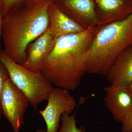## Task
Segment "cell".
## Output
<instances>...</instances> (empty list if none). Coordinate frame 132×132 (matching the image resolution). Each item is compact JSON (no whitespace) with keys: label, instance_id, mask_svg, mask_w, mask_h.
<instances>
[{"label":"cell","instance_id":"1","mask_svg":"<svg viewBox=\"0 0 132 132\" xmlns=\"http://www.w3.org/2000/svg\"><path fill=\"white\" fill-rule=\"evenodd\" d=\"M98 26L56 39L40 72L53 86L69 91L80 86L87 73L88 57Z\"/></svg>","mask_w":132,"mask_h":132},{"label":"cell","instance_id":"2","mask_svg":"<svg viewBox=\"0 0 132 132\" xmlns=\"http://www.w3.org/2000/svg\"><path fill=\"white\" fill-rule=\"evenodd\" d=\"M52 1L47 0L31 8L12 10L2 17L4 50L17 64L24 65L27 46L48 28V9Z\"/></svg>","mask_w":132,"mask_h":132},{"label":"cell","instance_id":"3","mask_svg":"<svg viewBox=\"0 0 132 132\" xmlns=\"http://www.w3.org/2000/svg\"><path fill=\"white\" fill-rule=\"evenodd\" d=\"M132 45V13L126 19L99 25L88 57L87 73L106 76L118 55Z\"/></svg>","mask_w":132,"mask_h":132},{"label":"cell","instance_id":"4","mask_svg":"<svg viewBox=\"0 0 132 132\" xmlns=\"http://www.w3.org/2000/svg\"><path fill=\"white\" fill-rule=\"evenodd\" d=\"M0 61L7 70L10 80L25 94L35 110L43 101L47 100L54 86L42 74L17 64L4 50H0Z\"/></svg>","mask_w":132,"mask_h":132},{"label":"cell","instance_id":"5","mask_svg":"<svg viewBox=\"0 0 132 132\" xmlns=\"http://www.w3.org/2000/svg\"><path fill=\"white\" fill-rule=\"evenodd\" d=\"M29 104L25 94L9 78L6 80L3 86L0 105L2 113L9 121L13 132L20 131Z\"/></svg>","mask_w":132,"mask_h":132},{"label":"cell","instance_id":"6","mask_svg":"<svg viewBox=\"0 0 132 132\" xmlns=\"http://www.w3.org/2000/svg\"><path fill=\"white\" fill-rule=\"evenodd\" d=\"M45 109L38 111L44 118L46 132H57L61 115L64 113L71 114L76 106L75 99L69 90L56 87L52 90Z\"/></svg>","mask_w":132,"mask_h":132},{"label":"cell","instance_id":"7","mask_svg":"<svg viewBox=\"0 0 132 132\" xmlns=\"http://www.w3.org/2000/svg\"><path fill=\"white\" fill-rule=\"evenodd\" d=\"M56 40L48 28L27 46V58L22 66L29 71L40 73L43 63L52 52Z\"/></svg>","mask_w":132,"mask_h":132},{"label":"cell","instance_id":"8","mask_svg":"<svg viewBox=\"0 0 132 132\" xmlns=\"http://www.w3.org/2000/svg\"><path fill=\"white\" fill-rule=\"evenodd\" d=\"M62 12L86 29L99 25L93 0H53Z\"/></svg>","mask_w":132,"mask_h":132},{"label":"cell","instance_id":"9","mask_svg":"<svg viewBox=\"0 0 132 132\" xmlns=\"http://www.w3.org/2000/svg\"><path fill=\"white\" fill-rule=\"evenodd\" d=\"M100 26L120 21L132 13V0H93Z\"/></svg>","mask_w":132,"mask_h":132},{"label":"cell","instance_id":"10","mask_svg":"<svg viewBox=\"0 0 132 132\" xmlns=\"http://www.w3.org/2000/svg\"><path fill=\"white\" fill-rule=\"evenodd\" d=\"M47 12L48 28L55 39L63 36L81 32L86 29L62 12L53 0L49 5Z\"/></svg>","mask_w":132,"mask_h":132},{"label":"cell","instance_id":"11","mask_svg":"<svg viewBox=\"0 0 132 132\" xmlns=\"http://www.w3.org/2000/svg\"><path fill=\"white\" fill-rule=\"evenodd\" d=\"M110 85L125 88L132 80V45L116 57L106 76Z\"/></svg>","mask_w":132,"mask_h":132},{"label":"cell","instance_id":"12","mask_svg":"<svg viewBox=\"0 0 132 132\" xmlns=\"http://www.w3.org/2000/svg\"><path fill=\"white\" fill-rule=\"evenodd\" d=\"M106 106L118 122H121L132 108V98L125 88L110 85L104 88Z\"/></svg>","mask_w":132,"mask_h":132},{"label":"cell","instance_id":"13","mask_svg":"<svg viewBox=\"0 0 132 132\" xmlns=\"http://www.w3.org/2000/svg\"><path fill=\"white\" fill-rule=\"evenodd\" d=\"M47 0H0L2 17L13 9L31 8Z\"/></svg>","mask_w":132,"mask_h":132},{"label":"cell","instance_id":"14","mask_svg":"<svg viewBox=\"0 0 132 132\" xmlns=\"http://www.w3.org/2000/svg\"><path fill=\"white\" fill-rule=\"evenodd\" d=\"M61 124L57 132H85L82 127L78 128L75 115L64 113L61 115Z\"/></svg>","mask_w":132,"mask_h":132},{"label":"cell","instance_id":"15","mask_svg":"<svg viewBox=\"0 0 132 132\" xmlns=\"http://www.w3.org/2000/svg\"><path fill=\"white\" fill-rule=\"evenodd\" d=\"M122 132H132V108L125 115L121 122Z\"/></svg>","mask_w":132,"mask_h":132},{"label":"cell","instance_id":"16","mask_svg":"<svg viewBox=\"0 0 132 132\" xmlns=\"http://www.w3.org/2000/svg\"><path fill=\"white\" fill-rule=\"evenodd\" d=\"M9 78L8 73L3 64L0 61V99H1V95L2 91L4 81L7 78ZM1 109V105H0V119L2 117Z\"/></svg>","mask_w":132,"mask_h":132},{"label":"cell","instance_id":"17","mask_svg":"<svg viewBox=\"0 0 132 132\" xmlns=\"http://www.w3.org/2000/svg\"><path fill=\"white\" fill-rule=\"evenodd\" d=\"M132 98V80L125 88Z\"/></svg>","mask_w":132,"mask_h":132},{"label":"cell","instance_id":"18","mask_svg":"<svg viewBox=\"0 0 132 132\" xmlns=\"http://www.w3.org/2000/svg\"><path fill=\"white\" fill-rule=\"evenodd\" d=\"M2 19V15L1 11V4H0V42H1V27ZM1 50V43H0V50Z\"/></svg>","mask_w":132,"mask_h":132},{"label":"cell","instance_id":"19","mask_svg":"<svg viewBox=\"0 0 132 132\" xmlns=\"http://www.w3.org/2000/svg\"><path fill=\"white\" fill-rule=\"evenodd\" d=\"M36 132H46V130L44 129H38Z\"/></svg>","mask_w":132,"mask_h":132},{"label":"cell","instance_id":"20","mask_svg":"<svg viewBox=\"0 0 132 132\" xmlns=\"http://www.w3.org/2000/svg\"></svg>","mask_w":132,"mask_h":132}]
</instances>
